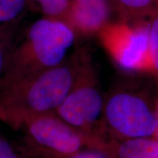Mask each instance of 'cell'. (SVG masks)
Masks as SVG:
<instances>
[{
	"label": "cell",
	"instance_id": "1",
	"mask_svg": "<svg viewBox=\"0 0 158 158\" xmlns=\"http://www.w3.org/2000/svg\"><path fill=\"white\" fill-rule=\"evenodd\" d=\"M86 56L78 52L59 66L6 85L0 96V119L20 130L31 118L54 112L72 89Z\"/></svg>",
	"mask_w": 158,
	"mask_h": 158
},
{
	"label": "cell",
	"instance_id": "2",
	"mask_svg": "<svg viewBox=\"0 0 158 158\" xmlns=\"http://www.w3.org/2000/svg\"><path fill=\"white\" fill-rule=\"evenodd\" d=\"M104 105L95 70L86 56L72 89L54 113L86 135L89 147L107 132L103 124Z\"/></svg>",
	"mask_w": 158,
	"mask_h": 158
},
{
	"label": "cell",
	"instance_id": "3",
	"mask_svg": "<svg viewBox=\"0 0 158 158\" xmlns=\"http://www.w3.org/2000/svg\"><path fill=\"white\" fill-rule=\"evenodd\" d=\"M29 52L10 73L5 84L35 76L64 62L76 39L75 31L64 21L54 19L37 20L29 31Z\"/></svg>",
	"mask_w": 158,
	"mask_h": 158
},
{
	"label": "cell",
	"instance_id": "4",
	"mask_svg": "<svg viewBox=\"0 0 158 158\" xmlns=\"http://www.w3.org/2000/svg\"><path fill=\"white\" fill-rule=\"evenodd\" d=\"M21 129L23 131L21 152L28 158H67L88 146L86 136L54 112L31 118Z\"/></svg>",
	"mask_w": 158,
	"mask_h": 158
},
{
	"label": "cell",
	"instance_id": "5",
	"mask_svg": "<svg viewBox=\"0 0 158 158\" xmlns=\"http://www.w3.org/2000/svg\"><path fill=\"white\" fill-rule=\"evenodd\" d=\"M103 124L116 139L150 137L158 130V118L138 92L119 90L105 100Z\"/></svg>",
	"mask_w": 158,
	"mask_h": 158
},
{
	"label": "cell",
	"instance_id": "6",
	"mask_svg": "<svg viewBox=\"0 0 158 158\" xmlns=\"http://www.w3.org/2000/svg\"><path fill=\"white\" fill-rule=\"evenodd\" d=\"M98 35L120 68L135 72L150 70L149 22L109 23Z\"/></svg>",
	"mask_w": 158,
	"mask_h": 158
},
{
	"label": "cell",
	"instance_id": "7",
	"mask_svg": "<svg viewBox=\"0 0 158 158\" xmlns=\"http://www.w3.org/2000/svg\"><path fill=\"white\" fill-rule=\"evenodd\" d=\"M112 9L108 0H70L66 23L81 35L98 34L110 23Z\"/></svg>",
	"mask_w": 158,
	"mask_h": 158
},
{
	"label": "cell",
	"instance_id": "8",
	"mask_svg": "<svg viewBox=\"0 0 158 158\" xmlns=\"http://www.w3.org/2000/svg\"><path fill=\"white\" fill-rule=\"evenodd\" d=\"M105 151L115 158H158V140L149 137L116 139L110 138Z\"/></svg>",
	"mask_w": 158,
	"mask_h": 158
},
{
	"label": "cell",
	"instance_id": "9",
	"mask_svg": "<svg viewBox=\"0 0 158 158\" xmlns=\"http://www.w3.org/2000/svg\"><path fill=\"white\" fill-rule=\"evenodd\" d=\"M121 15L122 21L135 22L158 13V0H108Z\"/></svg>",
	"mask_w": 158,
	"mask_h": 158
},
{
	"label": "cell",
	"instance_id": "10",
	"mask_svg": "<svg viewBox=\"0 0 158 158\" xmlns=\"http://www.w3.org/2000/svg\"><path fill=\"white\" fill-rule=\"evenodd\" d=\"M43 13L51 17H65L69 11L70 0H34Z\"/></svg>",
	"mask_w": 158,
	"mask_h": 158
},
{
	"label": "cell",
	"instance_id": "11",
	"mask_svg": "<svg viewBox=\"0 0 158 158\" xmlns=\"http://www.w3.org/2000/svg\"><path fill=\"white\" fill-rule=\"evenodd\" d=\"M149 27L150 70L158 74V13L153 15Z\"/></svg>",
	"mask_w": 158,
	"mask_h": 158
},
{
	"label": "cell",
	"instance_id": "12",
	"mask_svg": "<svg viewBox=\"0 0 158 158\" xmlns=\"http://www.w3.org/2000/svg\"><path fill=\"white\" fill-rule=\"evenodd\" d=\"M26 0H0V23L12 21L21 14Z\"/></svg>",
	"mask_w": 158,
	"mask_h": 158
},
{
	"label": "cell",
	"instance_id": "13",
	"mask_svg": "<svg viewBox=\"0 0 158 158\" xmlns=\"http://www.w3.org/2000/svg\"><path fill=\"white\" fill-rule=\"evenodd\" d=\"M67 158H115L108 152L92 148H85Z\"/></svg>",
	"mask_w": 158,
	"mask_h": 158
},
{
	"label": "cell",
	"instance_id": "14",
	"mask_svg": "<svg viewBox=\"0 0 158 158\" xmlns=\"http://www.w3.org/2000/svg\"><path fill=\"white\" fill-rule=\"evenodd\" d=\"M0 158H21L8 141L0 137Z\"/></svg>",
	"mask_w": 158,
	"mask_h": 158
},
{
	"label": "cell",
	"instance_id": "15",
	"mask_svg": "<svg viewBox=\"0 0 158 158\" xmlns=\"http://www.w3.org/2000/svg\"><path fill=\"white\" fill-rule=\"evenodd\" d=\"M5 70H6V62L2 51L0 48V76L2 74Z\"/></svg>",
	"mask_w": 158,
	"mask_h": 158
},
{
	"label": "cell",
	"instance_id": "16",
	"mask_svg": "<svg viewBox=\"0 0 158 158\" xmlns=\"http://www.w3.org/2000/svg\"><path fill=\"white\" fill-rule=\"evenodd\" d=\"M157 118H158V114H157Z\"/></svg>",
	"mask_w": 158,
	"mask_h": 158
},
{
	"label": "cell",
	"instance_id": "17",
	"mask_svg": "<svg viewBox=\"0 0 158 158\" xmlns=\"http://www.w3.org/2000/svg\"><path fill=\"white\" fill-rule=\"evenodd\" d=\"M157 134H158V130H157Z\"/></svg>",
	"mask_w": 158,
	"mask_h": 158
}]
</instances>
